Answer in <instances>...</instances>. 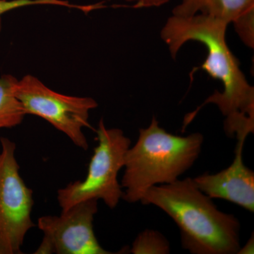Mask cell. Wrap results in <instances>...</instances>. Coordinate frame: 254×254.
Listing matches in <instances>:
<instances>
[{
  "instance_id": "12",
  "label": "cell",
  "mask_w": 254,
  "mask_h": 254,
  "mask_svg": "<svg viewBox=\"0 0 254 254\" xmlns=\"http://www.w3.org/2000/svg\"><path fill=\"white\" fill-rule=\"evenodd\" d=\"M34 5H55L81 10L84 12H88L91 9L90 5L71 4L66 0H0V32L1 31V16L3 14L11 10Z\"/></svg>"
},
{
  "instance_id": "15",
  "label": "cell",
  "mask_w": 254,
  "mask_h": 254,
  "mask_svg": "<svg viewBox=\"0 0 254 254\" xmlns=\"http://www.w3.org/2000/svg\"><path fill=\"white\" fill-rule=\"evenodd\" d=\"M254 234L251 237L250 240H248V242H247V244L245 246H244L242 248H241L239 250L237 254H254Z\"/></svg>"
},
{
  "instance_id": "9",
  "label": "cell",
  "mask_w": 254,
  "mask_h": 254,
  "mask_svg": "<svg viewBox=\"0 0 254 254\" xmlns=\"http://www.w3.org/2000/svg\"><path fill=\"white\" fill-rule=\"evenodd\" d=\"M253 9L254 0H182L173 15L190 17L200 13L230 24Z\"/></svg>"
},
{
  "instance_id": "6",
  "label": "cell",
  "mask_w": 254,
  "mask_h": 254,
  "mask_svg": "<svg viewBox=\"0 0 254 254\" xmlns=\"http://www.w3.org/2000/svg\"><path fill=\"white\" fill-rule=\"evenodd\" d=\"M0 143V254H20L26 234L36 227L33 190L20 175L15 143L6 137Z\"/></svg>"
},
{
  "instance_id": "10",
  "label": "cell",
  "mask_w": 254,
  "mask_h": 254,
  "mask_svg": "<svg viewBox=\"0 0 254 254\" xmlns=\"http://www.w3.org/2000/svg\"><path fill=\"white\" fill-rule=\"evenodd\" d=\"M18 79L11 74L0 76V128H11L22 123L26 116L14 94Z\"/></svg>"
},
{
  "instance_id": "7",
  "label": "cell",
  "mask_w": 254,
  "mask_h": 254,
  "mask_svg": "<svg viewBox=\"0 0 254 254\" xmlns=\"http://www.w3.org/2000/svg\"><path fill=\"white\" fill-rule=\"evenodd\" d=\"M98 200H83L60 216H43L38 227L43 232V241L36 254H110L97 240L93 220L98 213Z\"/></svg>"
},
{
  "instance_id": "3",
  "label": "cell",
  "mask_w": 254,
  "mask_h": 254,
  "mask_svg": "<svg viewBox=\"0 0 254 254\" xmlns=\"http://www.w3.org/2000/svg\"><path fill=\"white\" fill-rule=\"evenodd\" d=\"M203 143L201 133L171 134L153 118L149 126L139 130L136 143L125 155L123 199L130 203L141 201L151 187L176 181L194 164Z\"/></svg>"
},
{
  "instance_id": "2",
  "label": "cell",
  "mask_w": 254,
  "mask_h": 254,
  "mask_svg": "<svg viewBox=\"0 0 254 254\" xmlns=\"http://www.w3.org/2000/svg\"><path fill=\"white\" fill-rule=\"evenodd\" d=\"M168 214L181 232L182 245L193 254H236L240 249V223L219 210L193 178L151 187L142 197Z\"/></svg>"
},
{
  "instance_id": "11",
  "label": "cell",
  "mask_w": 254,
  "mask_h": 254,
  "mask_svg": "<svg viewBox=\"0 0 254 254\" xmlns=\"http://www.w3.org/2000/svg\"><path fill=\"white\" fill-rule=\"evenodd\" d=\"M129 252L133 254H168L170 243L160 232L145 230L137 236Z\"/></svg>"
},
{
  "instance_id": "5",
  "label": "cell",
  "mask_w": 254,
  "mask_h": 254,
  "mask_svg": "<svg viewBox=\"0 0 254 254\" xmlns=\"http://www.w3.org/2000/svg\"><path fill=\"white\" fill-rule=\"evenodd\" d=\"M14 94L26 115L43 118L65 133L73 144L88 150V143L83 128H91L88 123L89 113L98 107L93 98L57 93L29 74L18 80Z\"/></svg>"
},
{
  "instance_id": "13",
  "label": "cell",
  "mask_w": 254,
  "mask_h": 254,
  "mask_svg": "<svg viewBox=\"0 0 254 254\" xmlns=\"http://www.w3.org/2000/svg\"><path fill=\"white\" fill-rule=\"evenodd\" d=\"M237 34L244 43L253 49L254 47V9L242 15L233 22Z\"/></svg>"
},
{
  "instance_id": "14",
  "label": "cell",
  "mask_w": 254,
  "mask_h": 254,
  "mask_svg": "<svg viewBox=\"0 0 254 254\" xmlns=\"http://www.w3.org/2000/svg\"><path fill=\"white\" fill-rule=\"evenodd\" d=\"M128 2L134 3L135 7H158L168 3L170 0H125Z\"/></svg>"
},
{
  "instance_id": "4",
  "label": "cell",
  "mask_w": 254,
  "mask_h": 254,
  "mask_svg": "<svg viewBox=\"0 0 254 254\" xmlns=\"http://www.w3.org/2000/svg\"><path fill=\"white\" fill-rule=\"evenodd\" d=\"M98 145L92 156L88 173L83 181L68 184L58 190L62 211L83 200L102 199L110 208H116L123 190L118 173L125 165V157L131 141L120 128H107L100 120L96 130Z\"/></svg>"
},
{
  "instance_id": "8",
  "label": "cell",
  "mask_w": 254,
  "mask_h": 254,
  "mask_svg": "<svg viewBox=\"0 0 254 254\" xmlns=\"http://www.w3.org/2000/svg\"><path fill=\"white\" fill-rule=\"evenodd\" d=\"M245 141H237L235 158L228 168L220 173L203 174L193 178L195 185L205 195L232 202L254 212V173L243 161Z\"/></svg>"
},
{
  "instance_id": "1",
  "label": "cell",
  "mask_w": 254,
  "mask_h": 254,
  "mask_svg": "<svg viewBox=\"0 0 254 254\" xmlns=\"http://www.w3.org/2000/svg\"><path fill=\"white\" fill-rule=\"evenodd\" d=\"M228 23L204 14L190 17L173 16L161 30V38L168 45L173 58L187 42L198 41L208 50V56L200 68L221 81L222 92L215 91L198 109L185 118L183 128L193 120L204 105L218 106L225 117L227 136L236 135L245 141L254 132V88L247 81L240 64L227 46L225 33Z\"/></svg>"
}]
</instances>
